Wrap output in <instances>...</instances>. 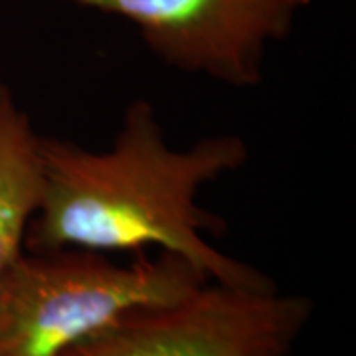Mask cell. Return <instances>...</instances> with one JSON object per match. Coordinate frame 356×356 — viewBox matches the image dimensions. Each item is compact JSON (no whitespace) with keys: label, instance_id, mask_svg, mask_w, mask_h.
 I'll use <instances>...</instances> for the list:
<instances>
[{"label":"cell","instance_id":"277c9868","mask_svg":"<svg viewBox=\"0 0 356 356\" xmlns=\"http://www.w3.org/2000/svg\"><path fill=\"white\" fill-rule=\"evenodd\" d=\"M123 18L166 65L232 88L264 79L267 46L291 34L313 0H70Z\"/></svg>","mask_w":356,"mask_h":356},{"label":"cell","instance_id":"7a4b0ae2","mask_svg":"<svg viewBox=\"0 0 356 356\" xmlns=\"http://www.w3.org/2000/svg\"><path fill=\"white\" fill-rule=\"evenodd\" d=\"M208 277L182 255L119 266L89 250L18 255L0 275V356H58L125 311L175 301Z\"/></svg>","mask_w":356,"mask_h":356},{"label":"cell","instance_id":"3957f363","mask_svg":"<svg viewBox=\"0 0 356 356\" xmlns=\"http://www.w3.org/2000/svg\"><path fill=\"white\" fill-rule=\"evenodd\" d=\"M311 315L303 295L208 281L175 301L125 311L58 356H291Z\"/></svg>","mask_w":356,"mask_h":356},{"label":"cell","instance_id":"5b68a950","mask_svg":"<svg viewBox=\"0 0 356 356\" xmlns=\"http://www.w3.org/2000/svg\"><path fill=\"white\" fill-rule=\"evenodd\" d=\"M42 198L40 135L13 91L0 81V275L24 248Z\"/></svg>","mask_w":356,"mask_h":356},{"label":"cell","instance_id":"6da1fadb","mask_svg":"<svg viewBox=\"0 0 356 356\" xmlns=\"http://www.w3.org/2000/svg\"><path fill=\"white\" fill-rule=\"evenodd\" d=\"M40 159L42 198L26 229L28 252L145 254L159 248L182 255L210 281L275 289L266 273L208 243L204 234L222 236L226 222L196 202L206 182L245 165L242 137H206L178 151L166 143L153 105L137 99L109 151L93 153L70 140L40 137Z\"/></svg>","mask_w":356,"mask_h":356}]
</instances>
